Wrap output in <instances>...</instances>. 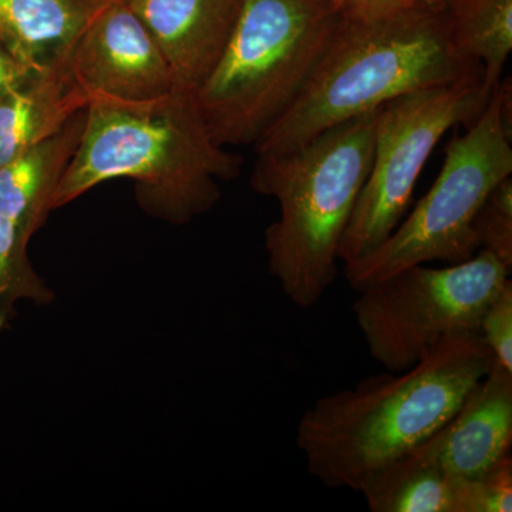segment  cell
Listing matches in <instances>:
<instances>
[{
	"instance_id": "cell-1",
	"label": "cell",
	"mask_w": 512,
	"mask_h": 512,
	"mask_svg": "<svg viewBox=\"0 0 512 512\" xmlns=\"http://www.w3.org/2000/svg\"><path fill=\"white\" fill-rule=\"evenodd\" d=\"M493 363L477 333H461L406 372L320 397L296 430L309 474L325 487L359 490L377 468L430 439Z\"/></svg>"
},
{
	"instance_id": "cell-2",
	"label": "cell",
	"mask_w": 512,
	"mask_h": 512,
	"mask_svg": "<svg viewBox=\"0 0 512 512\" xmlns=\"http://www.w3.org/2000/svg\"><path fill=\"white\" fill-rule=\"evenodd\" d=\"M244 160L212 140L194 94L150 101L89 97L82 137L49 201L63 207L116 178L136 181L144 207L185 222L221 198L218 181L241 173Z\"/></svg>"
},
{
	"instance_id": "cell-3",
	"label": "cell",
	"mask_w": 512,
	"mask_h": 512,
	"mask_svg": "<svg viewBox=\"0 0 512 512\" xmlns=\"http://www.w3.org/2000/svg\"><path fill=\"white\" fill-rule=\"evenodd\" d=\"M481 79L483 67L451 42L443 10L419 6L376 19L343 10L308 82L254 150H292L404 94Z\"/></svg>"
},
{
	"instance_id": "cell-4",
	"label": "cell",
	"mask_w": 512,
	"mask_h": 512,
	"mask_svg": "<svg viewBox=\"0 0 512 512\" xmlns=\"http://www.w3.org/2000/svg\"><path fill=\"white\" fill-rule=\"evenodd\" d=\"M377 111L256 160L252 188L281 211L265 234L269 274L299 308L318 305L338 276L340 242L372 165Z\"/></svg>"
},
{
	"instance_id": "cell-5",
	"label": "cell",
	"mask_w": 512,
	"mask_h": 512,
	"mask_svg": "<svg viewBox=\"0 0 512 512\" xmlns=\"http://www.w3.org/2000/svg\"><path fill=\"white\" fill-rule=\"evenodd\" d=\"M345 0H244L217 66L194 94L212 140L254 146L301 93Z\"/></svg>"
},
{
	"instance_id": "cell-6",
	"label": "cell",
	"mask_w": 512,
	"mask_h": 512,
	"mask_svg": "<svg viewBox=\"0 0 512 512\" xmlns=\"http://www.w3.org/2000/svg\"><path fill=\"white\" fill-rule=\"evenodd\" d=\"M512 90L501 80L480 116L446 148L439 177L390 237L345 266L353 289L382 281L413 265H454L478 252L473 224L491 191L512 175Z\"/></svg>"
},
{
	"instance_id": "cell-7",
	"label": "cell",
	"mask_w": 512,
	"mask_h": 512,
	"mask_svg": "<svg viewBox=\"0 0 512 512\" xmlns=\"http://www.w3.org/2000/svg\"><path fill=\"white\" fill-rule=\"evenodd\" d=\"M510 274L485 251L446 268L409 266L357 289L353 315L373 359L387 372H406L443 340L478 335Z\"/></svg>"
},
{
	"instance_id": "cell-8",
	"label": "cell",
	"mask_w": 512,
	"mask_h": 512,
	"mask_svg": "<svg viewBox=\"0 0 512 512\" xmlns=\"http://www.w3.org/2000/svg\"><path fill=\"white\" fill-rule=\"evenodd\" d=\"M488 100L481 80H471L404 94L380 107L372 165L340 242L343 266L365 258L390 237L441 138L450 128L473 124Z\"/></svg>"
},
{
	"instance_id": "cell-9",
	"label": "cell",
	"mask_w": 512,
	"mask_h": 512,
	"mask_svg": "<svg viewBox=\"0 0 512 512\" xmlns=\"http://www.w3.org/2000/svg\"><path fill=\"white\" fill-rule=\"evenodd\" d=\"M67 66L87 97L150 101L177 90L163 52L123 0L101 2Z\"/></svg>"
},
{
	"instance_id": "cell-10",
	"label": "cell",
	"mask_w": 512,
	"mask_h": 512,
	"mask_svg": "<svg viewBox=\"0 0 512 512\" xmlns=\"http://www.w3.org/2000/svg\"><path fill=\"white\" fill-rule=\"evenodd\" d=\"M512 372L494 362L463 402L414 453L448 476L471 478L511 456Z\"/></svg>"
},
{
	"instance_id": "cell-11",
	"label": "cell",
	"mask_w": 512,
	"mask_h": 512,
	"mask_svg": "<svg viewBox=\"0 0 512 512\" xmlns=\"http://www.w3.org/2000/svg\"><path fill=\"white\" fill-rule=\"evenodd\" d=\"M141 20L181 92L195 94L224 53L244 0H123Z\"/></svg>"
},
{
	"instance_id": "cell-12",
	"label": "cell",
	"mask_w": 512,
	"mask_h": 512,
	"mask_svg": "<svg viewBox=\"0 0 512 512\" xmlns=\"http://www.w3.org/2000/svg\"><path fill=\"white\" fill-rule=\"evenodd\" d=\"M89 97L66 62L26 73L0 93V165L49 140L86 110Z\"/></svg>"
},
{
	"instance_id": "cell-13",
	"label": "cell",
	"mask_w": 512,
	"mask_h": 512,
	"mask_svg": "<svg viewBox=\"0 0 512 512\" xmlns=\"http://www.w3.org/2000/svg\"><path fill=\"white\" fill-rule=\"evenodd\" d=\"M103 0H0V46L22 72L66 62Z\"/></svg>"
},
{
	"instance_id": "cell-14",
	"label": "cell",
	"mask_w": 512,
	"mask_h": 512,
	"mask_svg": "<svg viewBox=\"0 0 512 512\" xmlns=\"http://www.w3.org/2000/svg\"><path fill=\"white\" fill-rule=\"evenodd\" d=\"M86 110L56 136L0 165V215L32 235L46 212L57 181L79 144Z\"/></svg>"
},
{
	"instance_id": "cell-15",
	"label": "cell",
	"mask_w": 512,
	"mask_h": 512,
	"mask_svg": "<svg viewBox=\"0 0 512 512\" xmlns=\"http://www.w3.org/2000/svg\"><path fill=\"white\" fill-rule=\"evenodd\" d=\"M458 481L410 451L373 471L357 491L372 512H457Z\"/></svg>"
},
{
	"instance_id": "cell-16",
	"label": "cell",
	"mask_w": 512,
	"mask_h": 512,
	"mask_svg": "<svg viewBox=\"0 0 512 512\" xmlns=\"http://www.w3.org/2000/svg\"><path fill=\"white\" fill-rule=\"evenodd\" d=\"M441 10L457 52L483 67L481 87L491 97L512 52V0H446Z\"/></svg>"
},
{
	"instance_id": "cell-17",
	"label": "cell",
	"mask_w": 512,
	"mask_h": 512,
	"mask_svg": "<svg viewBox=\"0 0 512 512\" xmlns=\"http://www.w3.org/2000/svg\"><path fill=\"white\" fill-rule=\"evenodd\" d=\"M28 239L18 222L0 215V330L12 315L15 302L35 289V276L25 254Z\"/></svg>"
},
{
	"instance_id": "cell-18",
	"label": "cell",
	"mask_w": 512,
	"mask_h": 512,
	"mask_svg": "<svg viewBox=\"0 0 512 512\" xmlns=\"http://www.w3.org/2000/svg\"><path fill=\"white\" fill-rule=\"evenodd\" d=\"M478 251L495 256L512 269V175L485 198L473 224Z\"/></svg>"
},
{
	"instance_id": "cell-19",
	"label": "cell",
	"mask_w": 512,
	"mask_h": 512,
	"mask_svg": "<svg viewBox=\"0 0 512 512\" xmlns=\"http://www.w3.org/2000/svg\"><path fill=\"white\" fill-rule=\"evenodd\" d=\"M512 457L507 456L493 468L458 481L457 512H511Z\"/></svg>"
},
{
	"instance_id": "cell-20",
	"label": "cell",
	"mask_w": 512,
	"mask_h": 512,
	"mask_svg": "<svg viewBox=\"0 0 512 512\" xmlns=\"http://www.w3.org/2000/svg\"><path fill=\"white\" fill-rule=\"evenodd\" d=\"M478 336L493 353L494 362L512 372V282L508 281L480 320Z\"/></svg>"
},
{
	"instance_id": "cell-21",
	"label": "cell",
	"mask_w": 512,
	"mask_h": 512,
	"mask_svg": "<svg viewBox=\"0 0 512 512\" xmlns=\"http://www.w3.org/2000/svg\"><path fill=\"white\" fill-rule=\"evenodd\" d=\"M419 6H429L423 0H345V10L360 19L384 18ZM431 8V6H430Z\"/></svg>"
},
{
	"instance_id": "cell-22",
	"label": "cell",
	"mask_w": 512,
	"mask_h": 512,
	"mask_svg": "<svg viewBox=\"0 0 512 512\" xmlns=\"http://www.w3.org/2000/svg\"><path fill=\"white\" fill-rule=\"evenodd\" d=\"M25 72L13 62L12 57L0 46V93L25 76Z\"/></svg>"
},
{
	"instance_id": "cell-23",
	"label": "cell",
	"mask_w": 512,
	"mask_h": 512,
	"mask_svg": "<svg viewBox=\"0 0 512 512\" xmlns=\"http://www.w3.org/2000/svg\"><path fill=\"white\" fill-rule=\"evenodd\" d=\"M423 2L426 3V5L431 6V8L443 9L444 2H446V0H423Z\"/></svg>"
}]
</instances>
